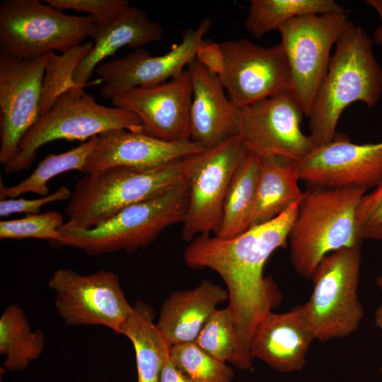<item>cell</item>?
<instances>
[{
	"label": "cell",
	"instance_id": "cell-1",
	"mask_svg": "<svg viewBox=\"0 0 382 382\" xmlns=\"http://www.w3.org/2000/svg\"><path fill=\"white\" fill-rule=\"evenodd\" d=\"M299 203L274 219L230 238L199 236L184 250L188 267L211 269L226 284L237 335L236 349L229 363L239 369L252 367L250 346L254 331L282 299L272 279L264 277L263 269L270 256L286 245Z\"/></svg>",
	"mask_w": 382,
	"mask_h": 382
},
{
	"label": "cell",
	"instance_id": "cell-2",
	"mask_svg": "<svg viewBox=\"0 0 382 382\" xmlns=\"http://www.w3.org/2000/svg\"><path fill=\"white\" fill-rule=\"evenodd\" d=\"M373 40L352 22L335 43L326 74L308 117L309 137L316 146L332 141L340 117L354 102L375 106L382 96V69Z\"/></svg>",
	"mask_w": 382,
	"mask_h": 382
},
{
	"label": "cell",
	"instance_id": "cell-3",
	"mask_svg": "<svg viewBox=\"0 0 382 382\" xmlns=\"http://www.w3.org/2000/svg\"><path fill=\"white\" fill-rule=\"evenodd\" d=\"M366 192L361 187H310L304 192L288 238L298 274L311 279L324 257L361 245L357 210Z\"/></svg>",
	"mask_w": 382,
	"mask_h": 382
},
{
	"label": "cell",
	"instance_id": "cell-4",
	"mask_svg": "<svg viewBox=\"0 0 382 382\" xmlns=\"http://www.w3.org/2000/svg\"><path fill=\"white\" fill-rule=\"evenodd\" d=\"M188 157L152 168L116 166L86 173L71 191L65 207L68 219L61 228H93L183 183Z\"/></svg>",
	"mask_w": 382,
	"mask_h": 382
},
{
	"label": "cell",
	"instance_id": "cell-5",
	"mask_svg": "<svg viewBox=\"0 0 382 382\" xmlns=\"http://www.w3.org/2000/svg\"><path fill=\"white\" fill-rule=\"evenodd\" d=\"M188 199L186 180L152 198L123 209L93 228H60L62 238L57 245L76 248L93 256L145 247L166 228L183 222Z\"/></svg>",
	"mask_w": 382,
	"mask_h": 382
},
{
	"label": "cell",
	"instance_id": "cell-6",
	"mask_svg": "<svg viewBox=\"0 0 382 382\" xmlns=\"http://www.w3.org/2000/svg\"><path fill=\"white\" fill-rule=\"evenodd\" d=\"M83 87L75 86L64 92L40 117L21 140L16 154L4 165L6 174L30 168L38 149L55 140H88L113 129L143 132L141 122L135 114L98 103Z\"/></svg>",
	"mask_w": 382,
	"mask_h": 382
},
{
	"label": "cell",
	"instance_id": "cell-7",
	"mask_svg": "<svg viewBox=\"0 0 382 382\" xmlns=\"http://www.w3.org/2000/svg\"><path fill=\"white\" fill-rule=\"evenodd\" d=\"M89 16H71L38 0H4L0 4L1 54L25 61L50 52H65L91 37Z\"/></svg>",
	"mask_w": 382,
	"mask_h": 382
},
{
	"label": "cell",
	"instance_id": "cell-8",
	"mask_svg": "<svg viewBox=\"0 0 382 382\" xmlns=\"http://www.w3.org/2000/svg\"><path fill=\"white\" fill-rule=\"evenodd\" d=\"M360 267L361 245L331 253L318 265L303 304L316 340L344 337L359 328L364 315L358 297Z\"/></svg>",
	"mask_w": 382,
	"mask_h": 382
},
{
	"label": "cell",
	"instance_id": "cell-9",
	"mask_svg": "<svg viewBox=\"0 0 382 382\" xmlns=\"http://www.w3.org/2000/svg\"><path fill=\"white\" fill-rule=\"evenodd\" d=\"M350 23L347 12L310 14L294 18L277 30L291 93L307 117L328 71L331 49Z\"/></svg>",
	"mask_w": 382,
	"mask_h": 382
},
{
	"label": "cell",
	"instance_id": "cell-10",
	"mask_svg": "<svg viewBox=\"0 0 382 382\" xmlns=\"http://www.w3.org/2000/svg\"><path fill=\"white\" fill-rule=\"evenodd\" d=\"M248 152L236 135L188 157L189 199L181 230L184 240L218 233L230 182Z\"/></svg>",
	"mask_w": 382,
	"mask_h": 382
},
{
	"label": "cell",
	"instance_id": "cell-11",
	"mask_svg": "<svg viewBox=\"0 0 382 382\" xmlns=\"http://www.w3.org/2000/svg\"><path fill=\"white\" fill-rule=\"evenodd\" d=\"M48 286L58 314L69 325H100L121 335L133 310L118 275L111 271L80 274L60 268L53 272Z\"/></svg>",
	"mask_w": 382,
	"mask_h": 382
},
{
	"label": "cell",
	"instance_id": "cell-12",
	"mask_svg": "<svg viewBox=\"0 0 382 382\" xmlns=\"http://www.w3.org/2000/svg\"><path fill=\"white\" fill-rule=\"evenodd\" d=\"M237 135L260 158L298 162L315 147L301 129L303 110L291 91L237 109Z\"/></svg>",
	"mask_w": 382,
	"mask_h": 382
},
{
	"label": "cell",
	"instance_id": "cell-13",
	"mask_svg": "<svg viewBox=\"0 0 382 382\" xmlns=\"http://www.w3.org/2000/svg\"><path fill=\"white\" fill-rule=\"evenodd\" d=\"M220 45L224 66L219 78L237 109L291 90L288 62L280 42L262 47L250 40H235Z\"/></svg>",
	"mask_w": 382,
	"mask_h": 382
},
{
	"label": "cell",
	"instance_id": "cell-14",
	"mask_svg": "<svg viewBox=\"0 0 382 382\" xmlns=\"http://www.w3.org/2000/svg\"><path fill=\"white\" fill-rule=\"evenodd\" d=\"M47 55L25 61L1 54L0 162L4 165L14 157L21 140L40 119Z\"/></svg>",
	"mask_w": 382,
	"mask_h": 382
},
{
	"label": "cell",
	"instance_id": "cell-15",
	"mask_svg": "<svg viewBox=\"0 0 382 382\" xmlns=\"http://www.w3.org/2000/svg\"><path fill=\"white\" fill-rule=\"evenodd\" d=\"M301 181L310 187H361L382 180V141L355 144L337 134L296 162Z\"/></svg>",
	"mask_w": 382,
	"mask_h": 382
},
{
	"label": "cell",
	"instance_id": "cell-16",
	"mask_svg": "<svg viewBox=\"0 0 382 382\" xmlns=\"http://www.w3.org/2000/svg\"><path fill=\"white\" fill-rule=\"evenodd\" d=\"M212 25L210 18L203 19L197 28L185 30L181 42L162 55L152 56L140 48L124 57L99 64L96 73L105 82L100 96L111 99L130 88L156 86L180 74L195 58L197 50Z\"/></svg>",
	"mask_w": 382,
	"mask_h": 382
},
{
	"label": "cell",
	"instance_id": "cell-17",
	"mask_svg": "<svg viewBox=\"0 0 382 382\" xmlns=\"http://www.w3.org/2000/svg\"><path fill=\"white\" fill-rule=\"evenodd\" d=\"M192 99V81L186 69L160 84L118 93L111 102L135 114L144 133L165 141H185L190 140Z\"/></svg>",
	"mask_w": 382,
	"mask_h": 382
},
{
	"label": "cell",
	"instance_id": "cell-18",
	"mask_svg": "<svg viewBox=\"0 0 382 382\" xmlns=\"http://www.w3.org/2000/svg\"><path fill=\"white\" fill-rule=\"evenodd\" d=\"M204 149L191 140L168 141L143 132L113 129L97 136L83 170L90 173L125 166L152 168L198 154Z\"/></svg>",
	"mask_w": 382,
	"mask_h": 382
},
{
	"label": "cell",
	"instance_id": "cell-19",
	"mask_svg": "<svg viewBox=\"0 0 382 382\" xmlns=\"http://www.w3.org/2000/svg\"><path fill=\"white\" fill-rule=\"evenodd\" d=\"M316 340L303 304L276 313L270 311L257 325L250 342L252 357L279 372L301 371L309 347Z\"/></svg>",
	"mask_w": 382,
	"mask_h": 382
},
{
	"label": "cell",
	"instance_id": "cell-20",
	"mask_svg": "<svg viewBox=\"0 0 382 382\" xmlns=\"http://www.w3.org/2000/svg\"><path fill=\"white\" fill-rule=\"evenodd\" d=\"M187 69L192 86L190 140L207 149L237 135V108L228 98L219 76L195 58Z\"/></svg>",
	"mask_w": 382,
	"mask_h": 382
},
{
	"label": "cell",
	"instance_id": "cell-21",
	"mask_svg": "<svg viewBox=\"0 0 382 382\" xmlns=\"http://www.w3.org/2000/svg\"><path fill=\"white\" fill-rule=\"evenodd\" d=\"M91 37L93 47L74 74L76 86H86L98 64L123 47L137 50L161 40L163 30L143 9L129 5L112 18L95 23Z\"/></svg>",
	"mask_w": 382,
	"mask_h": 382
},
{
	"label": "cell",
	"instance_id": "cell-22",
	"mask_svg": "<svg viewBox=\"0 0 382 382\" xmlns=\"http://www.w3.org/2000/svg\"><path fill=\"white\" fill-rule=\"evenodd\" d=\"M226 300V289L203 280L194 289L173 292L161 305L156 325L170 347L195 342L217 305Z\"/></svg>",
	"mask_w": 382,
	"mask_h": 382
},
{
	"label": "cell",
	"instance_id": "cell-23",
	"mask_svg": "<svg viewBox=\"0 0 382 382\" xmlns=\"http://www.w3.org/2000/svg\"><path fill=\"white\" fill-rule=\"evenodd\" d=\"M297 164L277 157L261 158L250 226L279 216L304 195L299 186Z\"/></svg>",
	"mask_w": 382,
	"mask_h": 382
},
{
	"label": "cell",
	"instance_id": "cell-24",
	"mask_svg": "<svg viewBox=\"0 0 382 382\" xmlns=\"http://www.w3.org/2000/svg\"><path fill=\"white\" fill-rule=\"evenodd\" d=\"M149 305L137 301L121 332L135 352L137 382H158L170 347L160 332Z\"/></svg>",
	"mask_w": 382,
	"mask_h": 382
},
{
	"label": "cell",
	"instance_id": "cell-25",
	"mask_svg": "<svg viewBox=\"0 0 382 382\" xmlns=\"http://www.w3.org/2000/svg\"><path fill=\"white\" fill-rule=\"evenodd\" d=\"M261 158L248 152L230 182L218 233L221 238L238 236L250 228Z\"/></svg>",
	"mask_w": 382,
	"mask_h": 382
},
{
	"label": "cell",
	"instance_id": "cell-26",
	"mask_svg": "<svg viewBox=\"0 0 382 382\" xmlns=\"http://www.w3.org/2000/svg\"><path fill=\"white\" fill-rule=\"evenodd\" d=\"M44 333L33 330L22 308L8 305L0 317V354L4 357L3 367L9 371L28 368L43 352Z\"/></svg>",
	"mask_w": 382,
	"mask_h": 382
},
{
	"label": "cell",
	"instance_id": "cell-27",
	"mask_svg": "<svg viewBox=\"0 0 382 382\" xmlns=\"http://www.w3.org/2000/svg\"><path fill=\"white\" fill-rule=\"evenodd\" d=\"M341 12L347 11L334 0H251L245 27L253 36L260 38L300 16Z\"/></svg>",
	"mask_w": 382,
	"mask_h": 382
},
{
	"label": "cell",
	"instance_id": "cell-28",
	"mask_svg": "<svg viewBox=\"0 0 382 382\" xmlns=\"http://www.w3.org/2000/svg\"><path fill=\"white\" fill-rule=\"evenodd\" d=\"M97 142L93 137L77 147L67 151L45 156L32 173L16 185L6 186L1 182V198H14L25 193L31 192L40 197L50 194L48 182L57 175L69 170L83 172L88 157Z\"/></svg>",
	"mask_w": 382,
	"mask_h": 382
},
{
	"label": "cell",
	"instance_id": "cell-29",
	"mask_svg": "<svg viewBox=\"0 0 382 382\" xmlns=\"http://www.w3.org/2000/svg\"><path fill=\"white\" fill-rule=\"evenodd\" d=\"M93 47V41H88L60 54H47L42 83L40 117L50 110L64 92L76 86L73 81L74 72Z\"/></svg>",
	"mask_w": 382,
	"mask_h": 382
},
{
	"label": "cell",
	"instance_id": "cell-30",
	"mask_svg": "<svg viewBox=\"0 0 382 382\" xmlns=\"http://www.w3.org/2000/svg\"><path fill=\"white\" fill-rule=\"evenodd\" d=\"M170 359L192 382H231L234 376L230 366L207 354L195 342L172 346Z\"/></svg>",
	"mask_w": 382,
	"mask_h": 382
},
{
	"label": "cell",
	"instance_id": "cell-31",
	"mask_svg": "<svg viewBox=\"0 0 382 382\" xmlns=\"http://www.w3.org/2000/svg\"><path fill=\"white\" fill-rule=\"evenodd\" d=\"M195 342L215 359L230 362L236 349L237 335L233 315L228 306L214 312Z\"/></svg>",
	"mask_w": 382,
	"mask_h": 382
},
{
	"label": "cell",
	"instance_id": "cell-32",
	"mask_svg": "<svg viewBox=\"0 0 382 382\" xmlns=\"http://www.w3.org/2000/svg\"><path fill=\"white\" fill-rule=\"evenodd\" d=\"M64 224L63 216L57 211L27 214L18 219L0 221V238L45 239L57 245L62 238L59 228Z\"/></svg>",
	"mask_w": 382,
	"mask_h": 382
},
{
	"label": "cell",
	"instance_id": "cell-33",
	"mask_svg": "<svg viewBox=\"0 0 382 382\" xmlns=\"http://www.w3.org/2000/svg\"><path fill=\"white\" fill-rule=\"evenodd\" d=\"M357 224L361 240H382V180L361 197L357 210Z\"/></svg>",
	"mask_w": 382,
	"mask_h": 382
},
{
	"label": "cell",
	"instance_id": "cell-34",
	"mask_svg": "<svg viewBox=\"0 0 382 382\" xmlns=\"http://www.w3.org/2000/svg\"><path fill=\"white\" fill-rule=\"evenodd\" d=\"M44 2L59 9L88 13L95 23L105 22L128 7L127 0H45Z\"/></svg>",
	"mask_w": 382,
	"mask_h": 382
},
{
	"label": "cell",
	"instance_id": "cell-35",
	"mask_svg": "<svg viewBox=\"0 0 382 382\" xmlns=\"http://www.w3.org/2000/svg\"><path fill=\"white\" fill-rule=\"evenodd\" d=\"M71 195V191L65 186H61L52 193L37 199L11 198L6 199L1 198L0 216H7L17 213L38 214L42 206L55 202L69 200Z\"/></svg>",
	"mask_w": 382,
	"mask_h": 382
},
{
	"label": "cell",
	"instance_id": "cell-36",
	"mask_svg": "<svg viewBox=\"0 0 382 382\" xmlns=\"http://www.w3.org/2000/svg\"><path fill=\"white\" fill-rule=\"evenodd\" d=\"M195 59L209 71L221 74L224 66V55L219 43L203 40L199 45Z\"/></svg>",
	"mask_w": 382,
	"mask_h": 382
},
{
	"label": "cell",
	"instance_id": "cell-37",
	"mask_svg": "<svg viewBox=\"0 0 382 382\" xmlns=\"http://www.w3.org/2000/svg\"><path fill=\"white\" fill-rule=\"evenodd\" d=\"M158 382H192L181 370L177 368L170 359V354L162 367Z\"/></svg>",
	"mask_w": 382,
	"mask_h": 382
},
{
	"label": "cell",
	"instance_id": "cell-38",
	"mask_svg": "<svg viewBox=\"0 0 382 382\" xmlns=\"http://www.w3.org/2000/svg\"><path fill=\"white\" fill-rule=\"evenodd\" d=\"M364 2L375 11L379 18L380 24L374 33L372 40L382 48V0H366Z\"/></svg>",
	"mask_w": 382,
	"mask_h": 382
},
{
	"label": "cell",
	"instance_id": "cell-39",
	"mask_svg": "<svg viewBox=\"0 0 382 382\" xmlns=\"http://www.w3.org/2000/svg\"><path fill=\"white\" fill-rule=\"evenodd\" d=\"M375 324L379 329L382 339V301L378 306L375 312Z\"/></svg>",
	"mask_w": 382,
	"mask_h": 382
},
{
	"label": "cell",
	"instance_id": "cell-40",
	"mask_svg": "<svg viewBox=\"0 0 382 382\" xmlns=\"http://www.w3.org/2000/svg\"><path fill=\"white\" fill-rule=\"evenodd\" d=\"M376 283L378 287V289L382 292V270L379 276L376 279Z\"/></svg>",
	"mask_w": 382,
	"mask_h": 382
},
{
	"label": "cell",
	"instance_id": "cell-41",
	"mask_svg": "<svg viewBox=\"0 0 382 382\" xmlns=\"http://www.w3.org/2000/svg\"><path fill=\"white\" fill-rule=\"evenodd\" d=\"M381 382H382V366L381 368Z\"/></svg>",
	"mask_w": 382,
	"mask_h": 382
},
{
	"label": "cell",
	"instance_id": "cell-42",
	"mask_svg": "<svg viewBox=\"0 0 382 382\" xmlns=\"http://www.w3.org/2000/svg\"><path fill=\"white\" fill-rule=\"evenodd\" d=\"M0 382H4V381H2V379H1V380H0Z\"/></svg>",
	"mask_w": 382,
	"mask_h": 382
}]
</instances>
